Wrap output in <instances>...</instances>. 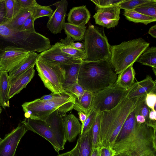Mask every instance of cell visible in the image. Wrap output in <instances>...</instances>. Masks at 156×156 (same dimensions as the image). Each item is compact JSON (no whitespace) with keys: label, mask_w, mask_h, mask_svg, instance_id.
Listing matches in <instances>:
<instances>
[{"label":"cell","mask_w":156,"mask_h":156,"mask_svg":"<svg viewBox=\"0 0 156 156\" xmlns=\"http://www.w3.org/2000/svg\"><path fill=\"white\" fill-rule=\"evenodd\" d=\"M140 98H129L126 96L114 108L100 112L98 147L112 148L124 122L134 110Z\"/></svg>","instance_id":"1"},{"label":"cell","mask_w":156,"mask_h":156,"mask_svg":"<svg viewBox=\"0 0 156 156\" xmlns=\"http://www.w3.org/2000/svg\"><path fill=\"white\" fill-rule=\"evenodd\" d=\"M51 46L48 38L36 31H20L9 23L0 25V48L4 51L23 49L30 52H42Z\"/></svg>","instance_id":"2"},{"label":"cell","mask_w":156,"mask_h":156,"mask_svg":"<svg viewBox=\"0 0 156 156\" xmlns=\"http://www.w3.org/2000/svg\"><path fill=\"white\" fill-rule=\"evenodd\" d=\"M117 78L109 61L82 60L78 83L86 90L93 93L115 83Z\"/></svg>","instance_id":"3"},{"label":"cell","mask_w":156,"mask_h":156,"mask_svg":"<svg viewBox=\"0 0 156 156\" xmlns=\"http://www.w3.org/2000/svg\"><path fill=\"white\" fill-rule=\"evenodd\" d=\"M156 126L145 122H137L134 129L127 136L115 143L112 149L115 154L133 153L137 156L156 154Z\"/></svg>","instance_id":"4"},{"label":"cell","mask_w":156,"mask_h":156,"mask_svg":"<svg viewBox=\"0 0 156 156\" xmlns=\"http://www.w3.org/2000/svg\"><path fill=\"white\" fill-rule=\"evenodd\" d=\"M75 98L74 95L65 91L51 100L43 101L37 99L25 102L22 106L26 118L45 121L55 111L66 115L73 109Z\"/></svg>","instance_id":"5"},{"label":"cell","mask_w":156,"mask_h":156,"mask_svg":"<svg viewBox=\"0 0 156 156\" xmlns=\"http://www.w3.org/2000/svg\"><path fill=\"white\" fill-rule=\"evenodd\" d=\"M149 45V43L139 38L110 45L109 61L115 73L118 74L133 65Z\"/></svg>","instance_id":"6"},{"label":"cell","mask_w":156,"mask_h":156,"mask_svg":"<svg viewBox=\"0 0 156 156\" xmlns=\"http://www.w3.org/2000/svg\"><path fill=\"white\" fill-rule=\"evenodd\" d=\"M85 61H109L110 46L103 28L89 25L84 39Z\"/></svg>","instance_id":"7"},{"label":"cell","mask_w":156,"mask_h":156,"mask_svg":"<svg viewBox=\"0 0 156 156\" xmlns=\"http://www.w3.org/2000/svg\"><path fill=\"white\" fill-rule=\"evenodd\" d=\"M130 89H125L115 83L93 93L92 101L87 116L93 111L100 112L114 108L127 96Z\"/></svg>","instance_id":"8"},{"label":"cell","mask_w":156,"mask_h":156,"mask_svg":"<svg viewBox=\"0 0 156 156\" xmlns=\"http://www.w3.org/2000/svg\"><path fill=\"white\" fill-rule=\"evenodd\" d=\"M38 74L46 87L55 94L65 91L63 87L65 71L62 66L48 64L39 60L36 64Z\"/></svg>","instance_id":"9"},{"label":"cell","mask_w":156,"mask_h":156,"mask_svg":"<svg viewBox=\"0 0 156 156\" xmlns=\"http://www.w3.org/2000/svg\"><path fill=\"white\" fill-rule=\"evenodd\" d=\"M28 130L25 125L21 123L6 134L0 142V156H14L21 139Z\"/></svg>","instance_id":"10"},{"label":"cell","mask_w":156,"mask_h":156,"mask_svg":"<svg viewBox=\"0 0 156 156\" xmlns=\"http://www.w3.org/2000/svg\"><path fill=\"white\" fill-rule=\"evenodd\" d=\"M21 122L25 125L28 130L33 132L47 140L56 152H58L61 150L54 133L45 121L25 118Z\"/></svg>","instance_id":"11"},{"label":"cell","mask_w":156,"mask_h":156,"mask_svg":"<svg viewBox=\"0 0 156 156\" xmlns=\"http://www.w3.org/2000/svg\"><path fill=\"white\" fill-rule=\"evenodd\" d=\"M38 60L48 64L60 66L81 62L82 60L62 52L59 48L58 42L51 46L49 49L38 54Z\"/></svg>","instance_id":"12"},{"label":"cell","mask_w":156,"mask_h":156,"mask_svg":"<svg viewBox=\"0 0 156 156\" xmlns=\"http://www.w3.org/2000/svg\"><path fill=\"white\" fill-rule=\"evenodd\" d=\"M120 9L118 5L97 8L93 16L95 23L108 29L115 27L120 19Z\"/></svg>","instance_id":"13"},{"label":"cell","mask_w":156,"mask_h":156,"mask_svg":"<svg viewBox=\"0 0 156 156\" xmlns=\"http://www.w3.org/2000/svg\"><path fill=\"white\" fill-rule=\"evenodd\" d=\"M52 5L56 7L52 15L49 17L47 27L55 34L61 32L64 23L68 7L66 0H62L54 3Z\"/></svg>","instance_id":"14"},{"label":"cell","mask_w":156,"mask_h":156,"mask_svg":"<svg viewBox=\"0 0 156 156\" xmlns=\"http://www.w3.org/2000/svg\"><path fill=\"white\" fill-rule=\"evenodd\" d=\"M65 115H64L58 111H55L51 113L45 121L54 133L61 150L64 149L65 145L67 141L63 119Z\"/></svg>","instance_id":"15"},{"label":"cell","mask_w":156,"mask_h":156,"mask_svg":"<svg viewBox=\"0 0 156 156\" xmlns=\"http://www.w3.org/2000/svg\"><path fill=\"white\" fill-rule=\"evenodd\" d=\"M31 52L23 49H14L5 51L1 58L0 70L8 72L23 60Z\"/></svg>","instance_id":"16"},{"label":"cell","mask_w":156,"mask_h":156,"mask_svg":"<svg viewBox=\"0 0 156 156\" xmlns=\"http://www.w3.org/2000/svg\"><path fill=\"white\" fill-rule=\"evenodd\" d=\"M156 80L147 75L142 80L135 82L126 96L129 98L145 97L151 93H156Z\"/></svg>","instance_id":"17"},{"label":"cell","mask_w":156,"mask_h":156,"mask_svg":"<svg viewBox=\"0 0 156 156\" xmlns=\"http://www.w3.org/2000/svg\"><path fill=\"white\" fill-rule=\"evenodd\" d=\"M38 54L35 52L30 53L20 63L9 71L10 85L22 73L30 67L34 66L38 60Z\"/></svg>","instance_id":"18"},{"label":"cell","mask_w":156,"mask_h":156,"mask_svg":"<svg viewBox=\"0 0 156 156\" xmlns=\"http://www.w3.org/2000/svg\"><path fill=\"white\" fill-rule=\"evenodd\" d=\"M68 23L76 26L84 27L89 22L90 14L86 5L74 7L67 15Z\"/></svg>","instance_id":"19"},{"label":"cell","mask_w":156,"mask_h":156,"mask_svg":"<svg viewBox=\"0 0 156 156\" xmlns=\"http://www.w3.org/2000/svg\"><path fill=\"white\" fill-rule=\"evenodd\" d=\"M34 66H32L22 73L10 85L9 93V99L25 88L35 74Z\"/></svg>","instance_id":"20"},{"label":"cell","mask_w":156,"mask_h":156,"mask_svg":"<svg viewBox=\"0 0 156 156\" xmlns=\"http://www.w3.org/2000/svg\"><path fill=\"white\" fill-rule=\"evenodd\" d=\"M65 134L67 140L73 141L81 131V124L78 119L72 113L64 117Z\"/></svg>","instance_id":"21"},{"label":"cell","mask_w":156,"mask_h":156,"mask_svg":"<svg viewBox=\"0 0 156 156\" xmlns=\"http://www.w3.org/2000/svg\"><path fill=\"white\" fill-rule=\"evenodd\" d=\"M74 40L67 36L64 39H61L58 42L61 51L68 55L81 60H84L86 58L84 50H79L73 46Z\"/></svg>","instance_id":"22"},{"label":"cell","mask_w":156,"mask_h":156,"mask_svg":"<svg viewBox=\"0 0 156 156\" xmlns=\"http://www.w3.org/2000/svg\"><path fill=\"white\" fill-rule=\"evenodd\" d=\"M81 62L62 66L65 71V82L63 86L65 91L70 87L78 83Z\"/></svg>","instance_id":"23"},{"label":"cell","mask_w":156,"mask_h":156,"mask_svg":"<svg viewBox=\"0 0 156 156\" xmlns=\"http://www.w3.org/2000/svg\"><path fill=\"white\" fill-rule=\"evenodd\" d=\"M8 72L0 70V105L5 109L9 107V93L10 86Z\"/></svg>","instance_id":"24"},{"label":"cell","mask_w":156,"mask_h":156,"mask_svg":"<svg viewBox=\"0 0 156 156\" xmlns=\"http://www.w3.org/2000/svg\"><path fill=\"white\" fill-rule=\"evenodd\" d=\"M135 74L133 65H131L118 74L115 83L123 89H129L135 83Z\"/></svg>","instance_id":"25"},{"label":"cell","mask_w":156,"mask_h":156,"mask_svg":"<svg viewBox=\"0 0 156 156\" xmlns=\"http://www.w3.org/2000/svg\"><path fill=\"white\" fill-rule=\"evenodd\" d=\"M93 93L85 90L82 97L79 99L75 98L73 109L77 112L81 111L87 116L91 105Z\"/></svg>","instance_id":"26"},{"label":"cell","mask_w":156,"mask_h":156,"mask_svg":"<svg viewBox=\"0 0 156 156\" xmlns=\"http://www.w3.org/2000/svg\"><path fill=\"white\" fill-rule=\"evenodd\" d=\"M91 129L87 133L80 134L77 140L79 146V156H90L92 150Z\"/></svg>","instance_id":"27"},{"label":"cell","mask_w":156,"mask_h":156,"mask_svg":"<svg viewBox=\"0 0 156 156\" xmlns=\"http://www.w3.org/2000/svg\"><path fill=\"white\" fill-rule=\"evenodd\" d=\"M63 29L67 36L74 41H80L84 39L87 30L86 27H80L69 23L64 24Z\"/></svg>","instance_id":"28"},{"label":"cell","mask_w":156,"mask_h":156,"mask_svg":"<svg viewBox=\"0 0 156 156\" xmlns=\"http://www.w3.org/2000/svg\"><path fill=\"white\" fill-rule=\"evenodd\" d=\"M136 124L135 115L133 111L124 122L115 143L119 141L129 134L134 129Z\"/></svg>","instance_id":"29"},{"label":"cell","mask_w":156,"mask_h":156,"mask_svg":"<svg viewBox=\"0 0 156 156\" xmlns=\"http://www.w3.org/2000/svg\"><path fill=\"white\" fill-rule=\"evenodd\" d=\"M136 61L144 65L156 69V47L147 48L139 56Z\"/></svg>","instance_id":"30"},{"label":"cell","mask_w":156,"mask_h":156,"mask_svg":"<svg viewBox=\"0 0 156 156\" xmlns=\"http://www.w3.org/2000/svg\"><path fill=\"white\" fill-rule=\"evenodd\" d=\"M123 15L128 20L135 23H142L147 25L156 21V18L146 16L134 10H124Z\"/></svg>","instance_id":"31"},{"label":"cell","mask_w":156,"mask_h":156,"mask_svg":"<svg viewBox=\"0 0 156 156\" xmlns=\"http://www.w3.org/2000/svg\"><path fill=\"white\" fill-rule=\"evenodd\" d=\"M145 97V96L140 98L138 102L133 111L135 115H140L144 116L146 119V123L153 126H156V121L151 120L149 118V114L151 109L146 104Z\"/></svg>","instance_id":"32"},{"label":"cell","mask_w":156,"mask_h":156,"mask_svg":"<svg viewBox=\"0 0 156 156\" xmlns=\"http://www.w3.org/2000/svg\"><path fill=\"white\" fill-rule=\"evenodd\" d=\"M30 8H21L14 18L8 23L15 29L20 31L25 21L31 13Z\"/></svg>","instance_id":"33"},{"label":"cell","mask_w":156,"mask_h":156,"mask_svg":"<svg viewBox=\"0 0 156 156\" xmlns=\"http://www.w3.org/2000/svg\"><path fill=\"white\" fill-rule=\"evenodd\" d=\"M5 2L7 17L9 23L14 18L21 8L18 0H5Z\"/></svg>","instance_id":"34"},{"label":"cell","mask_w":156,"mask_h":156,"mask_svg":"<svg viewBox=\"0 0 156 156\" xmlns=\"http://www.w3.org/2000/svg\"><path fill=\"white\" fill-rule=\"evenodd\" d=\"M31 14L34 20L37 19L44 16H51L53 11L50 6H42L37 3L30 8Z\"/></svg>","instance_id":"35"},{"label":"cell","mask_w":156,"mask_h":156,"mask_svg":"<svg viewBox=\"0 0 156 156\" xmlns=\"http://www.w3.org/2000/svg\"><path fill=\"white\" fill-rule=\"evenodd\" d=\"M134 10L146 16L156 18V0H151Z\"/></svg>","instance_id":"36"},{"label":"cell","mask_w":156,"mask_h":156,"mask_svg":"<svg viewBox=\"0 0 156 156\" xmlns=\"http://www.w3.org/2000/svg\"><path fill=\"white\" fill-rule=\"evenodd\" d=\"M99 113L98 112L97 113L91 129L92 149L98 147V142L100 129Z\"/></svg>","instance_id":"37"},{"label":"cell","mask_w":156,"mask_h":156,"mask_svg":"<svg viewBox=\"0 0 156 156\" xmlns=\"http://www.w3.org/2000/svg\"><path fill=\"white\" fill-rule=\"evenodd\" d=\"M151 0H125L118 6L125 10H134L140 5L150 2Z\"/></svg>","instance_id":"38"},{"label":"cell","mask_w":156,"mask_h":156,"mask_svg":"<svg viewBox=\"0 0 156 156\" xmlns=\"http://www.w3.org/2000/svg\"><path fill=\"white\" fill-rule=\"evenodd\" d=\"M97 113L93 111L87 116V119L83 123L81 124V131L80 134H84L91 129Z\"/></svg>","instance_id":"39"},{"label":"cell","mask_w":156,"mask_h":156,"mask_svg":"<svg viewBox=\"0 0 156 156\" xmlns=\"http://www.w3.org/2000/svg\"><path fill=\"white\" fill-rule=\"evenodd\" d=\"M125 0H91L97 8H106L118 5Z\"/></svg>","instance_id":"40"},{"label":"cell","mask_w":156,"mask_h":156,"mask_svg":"<svg viewBox=\"0 0 156 156\" xmlns=\"http://www.w3.org/2000/svg\"><path fill=\"white\" fill-rule=\"evenodd\" d=\"M85 90L78 83L68 88L66 91L74 95L77 99L80 98L83 94Z\"/></svg>","instance_id":"41"},{"label":"cell","mask_w":156,"mask_h":156,"mask_svg":"<svg viewBox=\"0 0 156 156\" xmlns=\"http://www.w3.org/2000/svg\"><path fill=\"white\" fill-rule=\"evenodd\" d=\"M34 21L31 13L25 21L20 31L31 32H35L34 27Z\"/></svg>","instance_id":"42"},{"label":"cell","mask_w":156,"mask_h":156,"mask_svg":"<svg viewBox=\"0 0 156 156\" xmlns=\"http://www.w3.org/2000/svg\"><path fill=\"white\" fill-rule=\"evenodd\" d=\"M145 101L147 106L152 110L156 111V94L155 93H151L146 95Z\"/></svg>","instance_id":"43"},{"label":"cell","mask_w":156,"mask_h":156,"mask_svg":"<svg viewBox=\"0 0 156 156\" xmlns=\"http://www.w3.org/2000/svg\"><path fill=\"white\" fill-rule=\"evenodd\" d=\"M9 21L7 17L5 0L0 1V25L8 23Z\"/></svg>","instance_id":"44"},{"label":"cell","mask_w":156,"mask_h":156,"mask_svg":"<svg viewBox=\"0 0 156 156\" xmlns=\"http://www.w3.org/2000/svg\"><path fill=\"white\" fill-rule=\"evenodd\" d=\"M100 156H114L115 152L112 148L109 147H99Z\"/></svg>","instance_id":"45"},{"label":"cell","mask_w":156,"mask_h":156,"mask_svg":"<svg viewBox=\"0 0 156 156\" xmlns=\"http://www.w3.org/2000/svg\"><path fill=\"white\" fill-rule=\"evenodd\" d=\"M21 8L30 9L34 6L37 3L35 0H18Z\"/></svg>","instance_id":"46"},{"label":"cell","mask_w":156,"mask_h":156,"mask_svg":"<svg viewBox=\"0 0 156 156\" xmlns=\"http://www.w3.org/2000/svg\"><path fill=\"white\" fill-rule=\"evenodd\" d=\"M61 94H58L51 93L48 94L44 95L40 98H37V100L40 101H47L53 99L59 96Z\"/></svg>","instance_id":"47"},{"label":"cell","mask_w":156,"mask_h":156,"mask_svg":"<svg viewBox=\"0 0 156 156\" xmlns=\"http://www.w3.org/2000/svg\"><path fill=\"white\" fill-rule=\"evenodd\" d=\"M77 112L79 116V120L82 123L81 124H82L87 119V116L86 114L81 111H79Z\"/></svg>","instance_id":"48"},{"label":"cell","mask_w":156,"mask_h":156,"mask_svg":"<svg viewBox=\"0 0 156 156\" xmlns=\"http://www.w3.org/2000/svg\"><path fill=\"white\" fill-rule=\"evenodd\" d=\"M135 117L136 122L137 123L141 124L145 122V118L143 116L140 115H136Z\"/></svg>","instance_id":"49"},{"label":"cell","mask_w":156,"mask_h":156,"mask_svg":"<svg viewBox=\"0 0 156 156\" xmlns=\"http://www.w3.org/2000/svg\"><path fill=\"white\" fill-rule=\"evenodd\" d=\"M149 34L152 37L155 38L156 37V25L152 26L149 29L148 31Z\"/></svg>","instance_id":"50"},{"label":"cell","mask_w":156,"mask_h":156,"mask_svg":"<svg viewBox=\"0 0 156 156\" xmlns=\"http://www.w3.org/2000/svg\"><path fill=\"white\" fill-rule=\"evenodd\" d=\"M149 118L152 120H156V111L151 110L149 114Z\"/></svg>","instance_id":"51"},{"label":"cell","mask_w":156,"mask_h":156,"mask_svg":"<svg viewBox=\"0 0 156 156\" xmlns=\"http://www.w3.org/2000/svg\"><path fill=\"white\" fill-rule=\"evenodd\" d=\"M90 156H100L99 147L92 149Z\"/></svg>","instance_id":"52"},{"label":"cell","mask_w":156,"mask_h":156,"mask_svg":"<svg viewBox=\"0 0 156 156\" xmlns=\"http://www.w3.org/2000/svg\"><path fill=\"white\" fill-rule=\"evenodd\" d=\"M73 46L75 48L78 49L80 50L84 49V44L82 43L79 42L74 43Z\"/></svg>","instance_id":"53"},{"label":"cell","mask_w":156,"mask_h":156,"mask_svg":"<svg viewBox=\"0 0 156 156\" xmlns=\"http://www.w3.org/2000/svg\"><path fill=\"white\" fill-rule=\"evenodd\" d=\"M114 156H137V155L133 153H122L115 154Z\"/></svg>","instance_id":"54"},{"label":"cell","mask_w":156,"mask_h":156,"mask_svg":"<svg viewBox=\"0 0 156 156\" xmlns=\"http://www.w3.org/2000/svg\"><path fill=\"white\" fill-rule=\"evenodd\" d=\"M57 156H73L72 154L71 151H69L66 153L59 154Z\"/></svg>","instance_id":"55"},{"label":"cell","mask_w":156,"mask_h":156,"mask_svg":"<svg viewBox=\"0 0 156 156\" xmlns=\"http://www.w3.org/2000/svg\"><path fill=\"white\" fill-rule=\"evenodd\" d=\"M5 51L4 50L1 49L0 48V63L1 62V58L2 57V56L3 55V54H4Z\"/></svg>","instance_id":"56"},{"label":"cell","mask_w":156,"mask_h":156,"mask_svg":"<svg viewBox=\"0 0 156 156\" xmlns=\"http://www.w3.org/2000/svg\"><path fill=\"white\" fill-rule=\"evenodd\" d=\"M148 156H156V154H151L148 155Z\"/></svg>","instance_id":"57"},{"label":"cell","mask_w":156,"mask_h":156,"mask_svg":"<svg viewBox=\"0 0 156 156\" xmlns=\"http://www.w3.org/2000/svg\"><path fill=\"white\" fill-rule=\"evenodd\" d=\"M2 111V108L0 105V114H1V113Z\"/></svg>","instance_id":"58"},{"label":"cell","mask_w":156,"mask_h":156,"mask_svg":"<svg viewBox=\"0 0 156 156\" xmlns=\"http://www.w3.org/2000/svg\"><path fill=\"white\" fill-rule=\"evenodd\" d=\"M2 140V139L0 137V142Z\"/></svg>","instance_id":"59"},{"label":"cell","mask_w":156,"mask_h":156,"mask_svg":"<svg viewBox=\"0 0 156 156\" xmlns=\"http://www.w3.org/2000/svg\"><path fill=\"white\" fill-rule=\"evenodd\" d=\"M1 0H0V1H1Z\"/></svg>","instance_id":"60"}]
</instances>
